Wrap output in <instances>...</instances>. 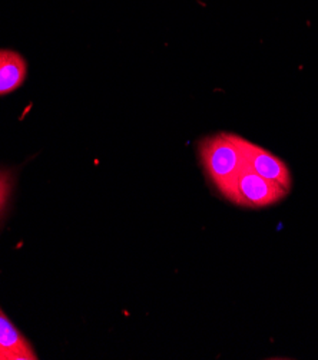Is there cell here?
<instances>
[{
  "instance_id": "1",
  "label": "cell",
  "mask_w": 318,
  "mask_h": 360,
  "mask_svg": "<svg viewBox=\"0 0 318 360\" xmlns=\"http://www.w3.org/2000/svg\"><path fill=\"white\" fill-rule=\"evenodd\" d=\"M204 168L217 188L224 193L246 167L241 136L218 134L204 139L199 146Z\"/></svg>"
},
{
  "instance_id": "2",
  "label": "cell",
  "mask_w": 318,
  "mask_h": 360,
  "mask_svg": "<svg viewBox=\"0 0 318 360\" xmlns=\"http://www.w3.org/2000/svg\"><path fill=\"white\" fill-rule=\"evenodd\" d=\"M223 194L237 205L263 208L284 198L289 190L245 167Z\"/></svg>"
},
{
  "instance_id": "3",
  "label": "cell",
  "mask_w": 318,
  "mask_h": 360,
  "mask_svg": "<svg viewBox=\"0 0 318 360\" xmlns=\"http://www.w3.org/2000/svg\"><path fill=\"white\" fill-rule=\"evenodd\" d=\"M241 142L245 153L246 167L290 191L291 174L286 162L271 154L268 150L256 146V143L250 142L249 139L241 138Z\"/></svg>"
},
{
  "instance_id": "4",
  "label": "cell",
  "mask_w": 318,
  "mask_h": 360,
  "mask_svg": "<svg viewBox=\"0 0 318 360\" xmlns=\"http://www.w3.org/2000/svg\"><path fill=\"white\" fill-rule=\"evenodd\" d=\"M0 350L6 360H37L38 356L26 338L0 309Z\"/></svg>"
},
{
  "instance_id": "5",
  "label": "cell",
  "mask_w": 318,
  "mask_h": 360,
  "mask_svg": "<svg viewBox=\"0 0 318 360\" xmlns=\"http://www.w3.org/2000/svg\"><path fill=\"white\" fill-rule=\"evenodd\" d=\"M27 74V65L22 55L11 49H0V95L19 89Z\"/></svg>"
},
{
  "instance_id": "6",
  "label": "cell",
  "mask_w": 318,
  "mask_h": 360,
  "mask_svg": "<svg viewBox=\"0 0 318 360\" xmlns=\"http://www.w3.org/2000/svg\"><path fill=\"white\" fill-rule=\"evenodd\" d=\"M12 188V179L9 172L0 171V212L4 211Z\"/></svg>"
},
{
  "instance_id": "7",
  "label": "cell",
  "mask_w": 318,
  "mask_h": 360,
  "mask_svg": "<svg viewBox=\"0 0 318 360\" xmlns=\"http://www.w3.org/2000/svg\"><path fill=\"white\" fill-rule=\"evenodd\" d=\"M0 360H6V357H5V354L2 353V350H0Z\"/></svg>"
}]
</instances>
